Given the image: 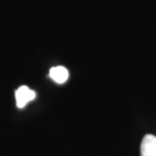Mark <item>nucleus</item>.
Instances as JSON below:
<instances>
[{"instance_id":"nucleus-1","label":"nucleus","mask_w":156,"mask_h":156,"mask_svg":"<svg viewBox=\"0 0 156 156\" xmlns=\"http://www.w3.org/2000/svg\"><path fill=\"white\" fill-rule=\"evenodd\" d=\"M36 93L33 90L29 89L27 86H21L16 91V101H17V106L22 108L25 105L30 102V101L35 99Z\"/></svg>"},{"instance_id":"nucleus-2","label":"nucleus","mask_w":156,"mask_h":156,"mask_svg":"<svg viewBox=\"0 0 156 156\" xmlns=\"http://www.w3.org/2000/svg\"><path fill=\"white\" fill-rule=\"evenodd\" d=\"M140 155L156 156V136L147 134L141 141Z\"/></svg>"},{"instance_id":"nucleus-3","label":"nucleus","mask_w":156,"mask_h":156,"mask_svg":"<svg viewBox=\"0 0 156 156\" xmlns=\"http://www.w3.org/2000/svg\"><path fill=\"white\" fill-rule=\"evenodd\" d=\"M50 77L57 83H64L69 78V71L62 66H57L50 69Z\"/></svg>"}]
</instances>
